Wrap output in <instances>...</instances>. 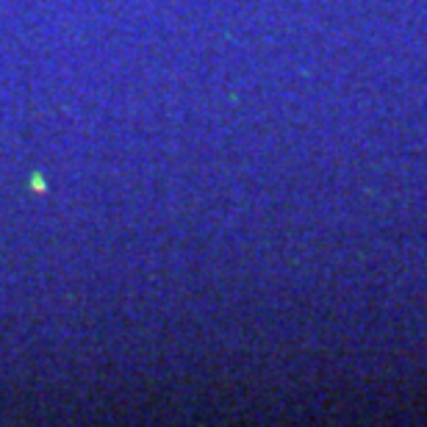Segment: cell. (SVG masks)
<instances>
[{"mask_svg":"<svg viewBox=\"0 0 427 427\" xmlns=\"http://www.w3.org/2000/svg\"><path fill=\"white\" fill-rule=\"evenodd\" d=\"M31 186H34L36 192H45V178H42V175H34V180H31Z\"/></svg>","mask_w":427,"mask_h":427,"instance_id":"cell-1","label":"cell"}]
</instances>
